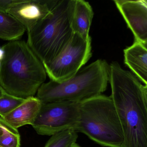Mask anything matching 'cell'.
Wrapping results in <instances>:
<instances>
[{"instance_id": "1", "label": "cell", "mask_w": 147, "mask_h": 147, "mask_svg": "<svg viewBox=\"0 0 147 147\" xmlns=\"http://www.w3.org/2000/svg\"><path fill=\"white\" fill-rule=\"evenodd\" d=\"M109 68L110 97L123 132V147H147V85L117 62Z\"/></svg>"}, {"instance_id": "2", "label": "cell", "mask_w": 147, "mask_h": 147, "mask_svg": "<svg viewBox=\"0 0 147 147\" xmlns=\"http://www.w3.org/2000/svg\"><path fill=\"white\" fill-rule=\"evenodd\" d=\"M2 49L5 54L0 61V86L18 98L34 97L46 80L42 62L24 41H11Z\"/></svg>"}, {"instance_id": "3", "label": "cell", "mask_w": 147, "mask_h": 147, "mask_svg": "<svg viewBox=\"0 0 147 147\" xmlns=\"http://www.w3.org/2000/svg\"><path fill=\"white\" fill-rule=\"evenodd\" d=\"M109 70L106 61L98 59L80 69L67 80L57 82L50 80L44 83L36 97L42 103L68 101L80 104L106 90Z\"/></svg>"}, {"instance_id": "4", "label": "cell", "mask_w": 147, "mask_h": 147, "mask_svg": "<svg viewBox=\"0 0 147 147\" xmlns=\"http://www.w3.org/2000/svg\"><path fill=\"white\" fill-rule=\"evenodd\" d=\"M71 0H58L49 13L27 32V44L43 66L49 64L73 37Z\"/></svg>"}, {"instance_id": "5", "label": "cell", "mask_w": 147, "mask_h": 147, "mask_svg": "<svg viewBox=\"0 0 147 147\" xmlns=\"http://www.w3.org/2000/svg\"><path fill=\"white\" fill-rule=\"evenodd\" d=\"M79 113L75 131L101 146L123 147V132L110 96L100 94L80 103Z\"/></svg>"}, {"instance_id": "6", "label": "cell", "mask_w": 147, "mask_h": 147, "mask_svg": "<svg viewBox=\"0 0 147 147\" xmlns=\"http://www.w3.org/2000/svg\"><path fill=\"white\" fill-rule=\"evenodd\" d=\"M91 38L84 39L74 33L62 51L49 64L44 65L50 80L62 82L75 75L92 56Z\"/></svg>"}, {"instance_id": "7", "label": "cell", "mask_w": 147, "mask_h": 147, "mask_svg": "<svg viewBox=\"0 0 147 147\" xmlns=\"http://www.w3.org/2000/svg\"><path fill=\"white\" fill-rule=\"evenodd\" d=\"M79 103L68 101L42 103L32 126L38 135L52 136L76 128L80 116Z\"/></svg>"}, {"instance_id": "8", "label": "cell", "mask_w": 147, "mask_h": 147, "mask_svg": "<svg viewBox=\"0 0 147 147\" xmlns=\"http://www.w3.org/2000/svg\"><path fill=\"white\" fill-rule=\"evenodd\" d=\"M113 1L134 35L135 41L147 45V1Z\"/></svg>"}, {"instance_id": "9", "label": "cell", "mask_w": 147, "mask_h": 147, "mask_svg": "<svg viewBox=\"0 0 147 147\" xmlns=\"http://www.w3.org/2000/svg\"><path fill=\"white\" fill-rule=\"evenodd\" d=\"M58 0H22L7 13L15 18L29 31L38 21L46 17Z\"/></svg>"}, {"instance_id": "10", "label": "cell", "mask_w": 147, "mask_h": 147, "mask_svg": "<svg viewBox=\"0 0 147 147\" xmlns=\"http://www.w3.org/2000/svg\"><path fill=\"white\" fill-rule=\"evenodd\" d=\"M94 12L88 2L83 0H71L70 22L74 33L85 39L90 38L89 30Z\"/></svg>"}, {"instance_id": "11", "label": "cell", "mask_w": 147, "mask_h": 147, "mask_svg": "<svg viewBox=\"0 0 147 147\" xmlns=\"http://www.w3.org/2000/svg\"><path fill=\"white\" fill-rule=\"evenodd\" d=\"M42 106V102L36 97L26 99L25 101L9 114L1 117L14 129L26 125H32L36 119Z\"/></svg>"}, {"instance_id": "12", "label": "cell", "mask_w": 147, "mask_h": 147, "mask_svg": "<svg viewBox=\"0 0 147 147\" xmlns=\"http://www.w3.org/2000/svg\"><path fill=\"white\" fill-rule=\"evenodd\" d=\"M124 63L138 79L147 85V45L136 42L124 50Z\"/></svg>"}, {"instance_id": "13", "label": "cell", "mask_w": 147, "mask_h": 147, "mask_svg": "<svg viewBox=\"0 0 147 147\" xmlns=\"http://www.w3.org/2000/svg\"><path fill=\"white\" fill-rule=\"evenodd\" d=\"M26 31L24 26L13 16L0 12V38L10 42L18 40Z\"/></svg>"}, {"instance_id": "14", "label": "cell", "mask_w": 147, "mask_h": 147, "mask_svg": "<svg viewBox=\"0 0 147 147\" xmlns=\"http://www.w3.org/2000/svg\"><path fill=\"white\" fill-rule=\"evenodd\" d=\"M78 137L74 130L63 131L51 136L44 147H69L76 142Z\"/></svg>"}, {"instance_id": "15", "label": "cell", "mask_w": 147, "mask_h": 147, "mask_svg": "<svg viewBox=\"0 0 147 147\" xmlns=\"http://www.w3.org/2000/svg\"><path fill=\"white\" fill-rule=\"evenodd\" d=\"M25 99L5 93L0 98V117H3L9 114L23 103Z\"/></svg>"}, {"instance_id": "16", "label": "cell", "mask_w": 147, "mask_h": 147, "mask_svg": "<svg viewBox=\"0 0 147 147\" xmlns=\"http://www.w3.org/2000/svg\"><path fill=\"white\" fill-rule=\"evenodd\" d=\"M20 136L18 131L8 126L0 136V147H20Z\"/></svg>"}, {"instance_id": "17", "label": "cell", "mask_w": 147, "mask_h": 147, "mask_svg": "<svg viewBox=\"0 0 147 147\" xmlns=\"http://www.w3.org/2000/svg\"><path fill=\"white\" fill-rule=\"evenodd\" d=\"M22 0L0 1V12L7 13L11 8L22 2Z\"/></svg>"}, {"instance_id": "18", "label": "cell", "mask_w": 147, "mask_h": 147, "mask_svg": "<svg viewBox=\"0 0 147 147\" xmlns=\"http://www.w3.org/2000/svg\"><path fill=\"white\" fill-rule=\"evenodd\" d=\"M9 126L10 125L6 123L1 117H0V136L3 135L5 129Z\"/></svg>"}, {"instance_id": "19", "label": "cell", "mask_w": 147, "mask_h": 147, "mask_svg": "<svg viewBox=\"0 0 147 147\" xmlns=\"http://www.w3.org/2000/svg\"><path fill=\"white\" fill-rule=\"evenodd\" d=\"M4 54H5V52H4V50L2 49V48L0 49V61L3 59V57H4Z\"/></svg>"}, {"instance_id": "20", "label": "cell", "mask_w": 147, "mask_h": 147, "mask_svg": "<svg viewBox=\"0 0 147 147\" xmlns=\"http://www.w3.org/2000/svg\"><path fill=\"white\" fill-rule=\"evenodd\" d=\"M6 92L4 91V89L0 86V98L2 97Z\"/></svg>"}, {"instance_id": "21", "label": "cell", "mask_w": 147, "mask_h": 147, "mask_svg": "<svg viewBox=\"0 0 147 147\" xmlns=\"http://www.w3.org/2000/svg\"><path fill=\"white\" fill-rule=\"evenodd\" d=\"M69 147H81L79 145V144H77L76 143V142L74 143L73 144H71Z\"/></svg>"}]
</instances>
